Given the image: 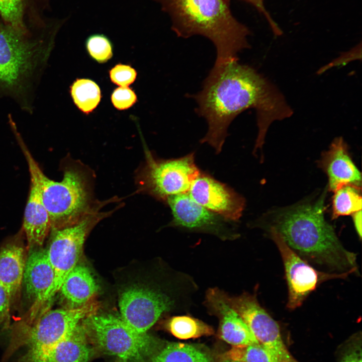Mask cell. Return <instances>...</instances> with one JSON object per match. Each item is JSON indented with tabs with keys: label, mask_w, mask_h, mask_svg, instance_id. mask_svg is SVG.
Returning <instances> with one entry per match:
<instances>
[{
	"label": "cell",
	"mask_w": 362,
	"mask_h": 362,
	"mask_svg": "<svg viewBox=\"0 0 362 362\" xmlns=\"http://www.w3.org/2000/svg\"><path fill=\"white\" fill-rule=\"evenodd\" d=\"M192 97L197 104L196 113L208 124L200 142L211 146L216 154L222 151L231 123L244 111H256L258 134L254 153L262 149L270 125L293 113L275 85L238 59L215 63L202 89Z\"/></svg>",
	"instance_id": "obj_1"
},
{
	"label": "cell",
	"mask_w": 362,
	"mask_h": 362,
	"mask_svg": "<svg viewBox=\"0 0 362 362\" xmlns=\"http://www.w3.org/2000/svg\"><path fill=\"white\" fill-rule=\"evenodd\" d=\"M324 195L315 202L295 205L279 210L270 221L259 225L279 234L286 243L306 261L332 273H354L356 255L346 249L333 227L324 217Z\"/></svg>",
	"instance_id": "obj_2"
},
{
	"label": "cell",
	"mask_w": 362,
	"mask_h": 362,
	"mask_svg": "<svg viewBox=\"0 0 362 362\" xmlns=\"http://www.w3.org/2000/svg\"><path fill=\"white\" fill-rule=\"evenodd\" d=\"M169 16L171 29L178 37L195 35L210 40L216 51L215 63L237 60L249 48V28L233 16L230 0H152Z\"/></svg>",
	"instance_id": "obj_3"
},
{
	"label": "cell",
	"mask_w": 362,
	"mask_h": 362,
	"mask_svg": "<svg viewBox=\"0 0 362 362\" xmlns=\"http://www.w3.org/2000/svg\"><path fill=\"white\" fill-rule=\"evenodd\" d=\"M45 30L34 36L32 31L23 32L0 21V98L12 99L28 113L33 112L56 32Z\"/></svg>",
	"instance_id": "obj_4"
},
{
	"label": "cell",
	"mask_w": 362,
	"mask_h": 362,
	"mask_svg": "<svg viewBox=\"0 0 362 362\" xmlns=\"http://www.w3.org/2000/svg\"><path fill=\"white\" fill-rule=\"evenodd\" d=\"M19 142L29 168L33 170L38 178L51 229L73 224L87 214L102 208L112 201L95 200L93 173L80 162L74 160L65 162L62 168V179L54 181L43 173L23 140Z\"/></svg>",
	"instance_id": "obj_5"
},
{
	"label": "cell",
	"mask_w": 362,
	"mask_h": 362,
	"mask_svg": "<svg viewBox=\"0 0 362 362\" xmlns=\"http://www.w3.org/2000/svg\"><path fill=\"white\" fill-rule=\"evenodd\" d=\"M196 290V285L186 275L164 290L130 287L122 292L119 298L121 317L137 332L147 333L162 314L186 310L190 306L191 294Z\"/></svg>",
	"instance_id": "obj_6"
},
{
	"label": "cell",
	"mask_w": 362,
	"mask_h": 362,
	"mask_svg": "<svg viewBox=\"0 0 362 362\" xmlns=\"http://www.w3.org/2000/svg\"><path fill=\"white\" fill-rule=\"evenodd\" d=\"M86 318L82 324L97 351L122 362H143L160 346L156 338L137 332L121 317L92 314Z\"/></svg>",
	"instance_id": "obj_7"
},
{
	"label": "cell",
	"mask_w": 362,
	"mask_h": 362,
	"mask_svg": "<svg viewBox=\"0 0 362 362\" xmlns=\"http://www.w3.org/2000/svg\"><path fill=\"white\" fill-rule=\"evenodd\" d=\"M93 306L87 304L76 308L46 311L28 325L19 326L12 334L3 357L5 361L22 347L24 353L44 352L68 337L80 321L92 314Z\"/></svg>",
	"instance_id": "obj_8"
},
{
	"label": "cell",
	"mask_w": 362,
	"mask_h": 362,
	"mask_svg": "<svg viewBox=\"0 0 362 362\" xmlns=\"http://www.w3.org/2000/svg\"><path fill=\"white\" fill-rule=\"evenodd\" d=\"M101 209L87 214L73 224L52 229L53 237L46 252L54 270V281L50 290L39 303L35 313L40 306L60 290L66 277L77 265L85 237L92 227L116 209L101 212Z\"/></svg>",
	"instance_id": "obj_9"
},
{
	"label": "cell",
	"mask_w": 362,
	"mask_h": 362,
	"mask_svg": "<svg viewBox=\"0 0 362 362\" xmlns=\"http://www.w3.org/2000/svg\"><path fill=\"white\" fill-rule=\"evenodd\" d=\"M145 155V164L138 177L140 190L165 204L171 196L189 193L201 172L195 152L167 159L156 158L147 150Z\"/></svg>",
	"instance_id": "obj_10"
},
{
	"label": "cell",
	"mask_w": 362,
	"mask_h": 362,
	"mask_svg": "<svg viewBox=\"0 0 362 362\" xmlns=\"http://www.w3.org/2000/svg\"><path fill=\"white\" fill-rule=\"evenodd\" d=\"M224 300L241 317L258 342L276 362H299L285 344L279 324L261 306L256 294L244 292L231 296L227 294Z\"/></svg>",
	"instance_id": "obj_11"
},
{
	"label": "cell",
	"mask_w": 362,
	"mask_h": 362,
	"mask_svg": "<svg viewBox=\"0 0 362 362\" xmlns=\"http://www.w3.org/2000/svg\"><path fill=\"white\" fill-rule=\"evenodd\" d=\"M266 231L278 247L283 261L288 287L287 307L291 310L301 306L309 294L322 282L333 279L345 278L352 274L318 271L293 250L276 232Z\"/></svg>",
	"instance_id": "obj_12"
},
{
	"label": "cell",
	"mask_w": 362,
	"mask_h": 362,
	"mask_svg": "<svg viewBox=\"0 0 362 362\" xmlns=\"http://www.w3.org/2000/svg\"><path fill=\"white\" fill-rule=\"evenodd\" d=\"M171 211L169 225L186 231L214 235L223 240H234L239 236L233 224L196 203L189 193L169 197L166 202Z\"/></svg>",
	"instance_id": "obj_13"
},
{
	"label": "cell",
	"mask_w": 362,
	"mask_h": 362,
	"mask_svg": "<svg viewBox=\"0 0 362 362\" xmlns=\"http://www.w3.org/2000/svg\"><path fill=\"white\" fill-rule=\"evenodd\" d=\"M188 193L198 204L232 222L239 220L245 207L243 197L201 171L192 184Z\"/></svg>",
	"instance_id": "obj_14"
},
{
	"label": "cell",
	"mask_w": 362,
	"mask_h": 362,
	"mask_svg": "<svg viewBox=\"0 0 362 362\" xmlns=\"http://www.w3.org/2000/svg\"><path fill=\"white\" fill-rule=\"evenodd\" d=\"M204 305L219 319V337L232 346L258 343L241 317L222 299L218 288L206 292Z\"/></svg>",
	"instance_id": "obj_15"
},
{
	"label": "cell",
	"mask_w": 362,
	"mask_h": 362,
	"mask_svg": "<svg viewBox=\"0 0 362 362\" xmlns=\"http://www.w3.org/2000/svg\"><path fill=\"white\" fill-rule=\"evenodd\" d=\"M97 352L83 324L77 325L66 338L47 350L23 353L19 362H87Z\"/></svg>",
	"instance_id": "obj_16"
},
{
	"label": "cell",
	"mask_w": 362,
	"mask_h": 362,
	"mask_svg": "<svg viewBox=\"0 0 362 362\" xmlns=\"http://www.w3.org/2000/svg\"><path fill=\"white\" fill-rule=\"evenodd\" d=\"M319 165L328 177L330 191L334 192L344 185L361 187L360 172L351 160L347 145L341 137L336 138L324 152Z\"/></svg>",
	"instance_id": "obj_17"
},
{
	"label": "cell",
	"mask_w": 362,
	"mask_h": 362,
	"mask_svg": "<svg viewBox=\"0 0 362 362\" xmlns=\"http://www.w3.org/2000/svg\"><path fill=\"white\" fill-rule=\"evenodd\" d=\"M30 188L23 220V230L29 250L41 246L51 229L47 211L43 201L37 176L30 168Z\"/></svg>",
	"instance_id": "obj_18"
},
{
	"label": "cell",
	"mask_w": 362,
	"mask_h": 362,
	"mask_svg": "<svg viewBox=\"0 0 362 362\" xmlns=\"http://www.w3.org/2000/svg\"><path fill=\"white\" fill-rule=\"evenodd\" d=\"M54 278V270L46 250H30L26 260L23 283L28 297L34 302L31 315L50 290Z\"/></svg>",
	"instance_id": "obj_19"
},
{
	"label": "cell",
	"mask_w": 362,
	"mask_h": 362,
	"mask_svg": "<svg viewBox=\"0 0 362 362\" xmlns=\"http://www.w3.org/2000/svg\"><path fill=\"white\" fill-rule=\"evenodd\" d=\"M70 308L82 307L96 294L98 286L89 269L76 265L64 280L60 290Z\"/></svg>",
	"instance_id": "obj_20"
},
{
	"label": "cell",
	"mask_w": 362,
	"mask_h": 362,
	"mask_svg": "<svg viewBox=\"0 0 362 362\" xmlns=\"http://www.w3.org/2000/svg\"><path fill=\"white\" fill-rule=\"evenodd\" d=\"M26 260L23 248L18 245L8 244L0 250V283L11 301L23 283Z\"/></svg>",
	"instance_id": "obj_21"
},
{
	"label": "cell",
	"mask_w": 362,
	"mask_h": 362,
	"mask_svg": "<svg viewBox=\"0 0 362 362\" xmlns=\"http://www.w3.org/2000/svg\"><path fill=\"white\" fill-rule=\"evenodd\" d=\"M143 362H215L209 352L193 345L170 342L159 348Z\"/></svg>",
	"instance_id": "obj_22"
},
{
	"label": "cell",
	"mask_w": 362,
	"mask_h": 362,
	"mask_svg": "<svg viewBox=\"0 0 362 362\" xmlns=\"http://www.w3.org/2000/svg\"><path fill=\"white\" fill-rule=\"evenodd\" d=\"M165 328L174 336L184 340L210 336L214 333L211 326L189 315L170 317L166 321Z\"/></svg>",
	"instance_id": "obj_23"
},
{
	"label": "cell",
	"mask_w": 362,
	"mask_h": 362,
	"mask_svg": "<svg viewBox=\"0 0 362 362\" xmlns=\"http://www.w3.org/2000/svg\"><path fill=\"white\" fill-rule=\"evenodd\" d=\"M361 187L344 185L335 191L332 200V218L352 215L361 210Z\"/></svg>",
	"instance_id": "obj_24"
},
{
	"label": "cell",
	"mask_w": 362,
	"mask_h": 362,
	"mask_svg": "<svg viewBox=\"0 0 362 362\" xmlns=\"http://www.w3.org/2000/svg\"><path fill=\"white\" fill-rule=\"evenodd\" d=\"M73 102L82 112H92L100 102V87L94 81L88 79H77L70 87Z\"/></svg>",
	"instance_id": "obj_25"
},
{
	"label": "cell",
	"mask_w": 362,
	"mask_h": 362,
	"mask_svg": "<svg viewBox=\"0 0 362 362\" xmlns=\"http://www.w3.org/2000/svg\"><path fill=\"white\" fill-rule=\"evenodd\" d=\"M29 0H0V21L23 32H29L32 27L27 23L26 14Z\"/></svg>",
	"instance_id": "obj_26"
},
{
	"label": "cell",
	"mask_w": 362,
	"mask_h": 362,
	"mask_svg": "<svg viewBox=\"0 0 362 362\" xmlns=\"http://www.w3.org/2000/svg\"><path fill=\"white\" fill-rule=\"evenodd\" d=\"M221 358L240 362H276L259 343L232 346L221 355Z\"/></svg>",
	"instance_id": "obj_27"
},
{
	"label": "cell",
	"mask_w": 362,
	"mask_h": 362,
	"mask_svg": "<svg viewBox=\"0 0 362 362\" xmlns=\"http://www.w3.org/2000/svg\"><path fill=\"white\" fill-rule=\"evenodd\" d=\"M86 49L89 55L99 63H104L113 55L111 41L104 35L96 34L89 36L85 41Z\"/></svg>",
	"instance_id": "obj_28"
},
{
	"label": "cell",
	"mask_w": 362,
	"mask_h": 362,
	"mask_svg": "<svg viewBox=\"0 0 362 362\" xmlns=\"http://www.w3.org/2000/svg\"><path fill=\"white\" fill-rule=\"evenodd\" d=\"M338 362H361L360 333L355 334L345 342L341 349Z\"/></svg>",
	"instance_id": "obj_29"
},
{
	"label": "cell",
	"mask_w": 362,
	"mask_h": 362,
	"mask_svg": "<svg viewBox=\"0 0 362 362\" xmlns=\"http://www.w3.org/2000/svg\"><path fill=\"white\" fill-rule=\"evenodd\" d=\"M136 70L129 65L119 64L110 71L112 81L122 87H127L136 79Z\"/></svg>",
	"instance_id": "obj_30"
},
{
	"label": "cell",
	"mask_w": 362,
	"mask_h": 362,
	"mask_svg": "<svg viewBox=\"0 0 362 362\" xmlns=\"http://www.w3.org/2000/svg\"><path fill=\"white\" fill-rule=\"evenodd\" d=\"M111 101L116 109L123 110L134 105L137 101V97L131 88L121 86L114 90L111 96Z\"/></svg>",
	"instance_id": "obj_31"
},
{
	"label": "cell",
	"mask_w": 362,
	"mask_h": 362,
	"mask_svg": "<svg viewBox=\"0 0 362 362\" xmlns=\"http://www.w3.org/2000/svg\"><path fill=\"white\" fill-rule=\"evenodd\" d=\"M248 3L254 7L259 13L264 16L268 23L274 34L276 36H279L282 31L278 24L272 19L268 11L266 10L264 4V0H239Z\"/></svg>",
	"instance_id": "obj_32"
},
{
	"label": "cell",
	"mask_w": 362,
	"mask_h": 362,
	"mask_svg": "<svg viewBox=\"0 0 362 362\" xmlns=\"http://www.w3.org/2000/svg\"><path fill=\"white\" fill-rule=\"evenodd\" d=\"M11 298L6 289L0 283V324L9 317Z\"/></svg>",
	"instance_id": "obj_33"
},
{
	"label": "cell",
	"mask_w": 362,
	"mask_h": 362,
	"mask_svg": "<svg viewBox=\"0 0 362 362\" xmlns=\"http://www.w3.org/2000/svg\"><path fill=\"white\" fill-rule=\"evenodd\" d=\"M352 218L355 229L359 237H361V210L358 211L353 214Z\"/></svg>",
	"instance_id": "obj_34"
},
{
	"label": "cell",
	"mask_w": 362,
	"mask_h": 362,
	"mask_svg": "<svg viewBox=\"0 0 362 362\" xmlns=\"http://www.w3.org/2000/svg\"><path fill=\"white\" fill-rule=\"evenodd\" d=\"M223 362H240V361H234V360H223Z\"/></svg>",
	"instance_id": "obj_35"
}]
</instances>
